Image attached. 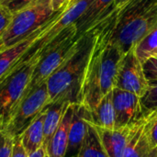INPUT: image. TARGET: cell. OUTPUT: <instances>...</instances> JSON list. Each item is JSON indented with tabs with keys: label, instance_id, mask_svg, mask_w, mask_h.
Segmentation results:
<instances>
[{
	"label": "cell",
	"instance_id": "cell-1",
	"mask_svg": "<svg viewBox=\"0 0 157 157\" xmlns=\"http://www.w3.org/2000/svg\"><path fill=\"white\" fill-rule=\"evenodd\" d=\"M118 8L114 7L92 28L95 41L81 87L79 104L91 113L100 100L116 87L121 61L125 54L113 40Z\"/></svg>",
	"mask_w": 157,
	"mask_h": 157
},
{
	"label": "cell",
	"instance_id": "cell-2",
	"mask_svg": "<svg viewBox=\"0 0 157 157\" xmlns=\"http://www.w3.org/2000/svg\"><path fill=\"white\" fill-rule=\"evenodd\" d=\"M95 41V30L91 28L81 35L72 55L48 78L50 104L58 100L79 104L81 87L86 69Z\"/></svg>",
	"mask_w": 157,
	"mask_h": 157
},
{
	"label": "cell",
	"instance_id": "cell-3",
	"mask_svg": "<svg viewBox=\"0 0 157 157\" xmlns=\"http://www.w3.org/2000/svg\"><path fill=\"white\" fill-rule=\"evenodd\" d=\"M117 8L113 40L126 53L157 25V0H129Z\"/></svg>",
	"mask_w": 157,
	"mask_h": 157
},
{
	"label": "cell",
	"instance_id": "cell-4",
	"mask_svg": "<svg viewBox=\"0 0 157 157\" xmlns=\"http://www.w3.org/2000/svg\"><path fill=\"white\" fill-rule=\"evenodd\" d=\"M80 37L76 25L74 23L65 28L52 40L40 50L38 63L21 99H23L31 90L44 82H47L48 78L75 52Z\"/></svg>",
	"mask_w": 157,
	"mask_h": 157
},
{
	"label": "cell",
	"instance_id": "cell-5",
	"mask_svg": "<svg viewBox=\"0 0 157 157\" xmlns=\"http://www.w3.org/2000/svg\"><path fill=\"white\" fill-rule=\"evenodd\" d=\"M40 58L36 52H25L15 66L0 79V122L4 126L19 103Z\"/></svg>",
	"mask_w": 157,
	"mask_h": 157
},
{
	"label": "cell",
	"instance_id": "cell-6",
	"mask_svg": "<svg viewBox=\"0 0 157 157\" xmlns=\"http://www.w3.org/2000/svg\"><path fill=\"white\" fill-rule=\"evenodd\" d=\"M55 14L51 0H35L13 13L11 23L0 40V52L26 39L44 26Z\"/></svg>",
	"mask_w": 157,
	"mask_h": 157
},
{
	"label": "cell",
	"instance_id": "cell-7",
	"mask_svg": "<svg viewBox=\"0 0 157 157\" xmlns=\"http://www.w3.org/2000/svg\"><path fill=\"white\" fill-rule=\"evenodd\" d=\"M50 105L47 82L31 90L19 101L6 123L2 126L13 138L19 136L38 115Z\"/></svg>",
	"mask_w": 157,
	"mask_h": 157
},
{
	"label": "cell",
	"instance_id": "cell-8",
	"mask_svg": "<svg viewBox=\"0 0 157 157\" xmlns=\"http://www.w3.org/2000/svg\"><path fill=\"white\" fill-rule=\"evenodd\" d=\"M149 86L143 68V63L139 60L132 48L123 55L121 61L116 87L143 98Z\"/></svg>",
	"mask_w": 157,
	"mask_h": 157
},
{
	"label": "cell",
	"instance_id": "cell-9",
	"mask_svg": "<svg viewBox=\"0 0 157 157\" xmlns=\"http://www.w3.org/2000/svg\"><path fill=\"white\" fill-rule=\"evenodd\" d=\"M113 103L116 114L115 128H121L139 121L145 114L141 98L137 95L113 88Z\"/></svg>",
	"mask_w": 157,
	"mask_h": 157
},
{
	"label": "cell",
	"instance_id": "cell-10",
	"mask_svg": "<svg viewBox=\"0 0 157 157\" xmlns=\"http://www.w3.org/2000/svg\"><path fill=\"white\" fill-rule=\"evenodd\" d=\"M142 119L134 124L113 129L101 128L91 124L94 126L109 157H123L126 147Z\"/></svg>",
	"mask_w": 157,
	"mask_h": 157
},
{
	"label": "cell",
	"instance_id": "cell-11",
	"mask_svg": "<svg viewBox=\"0 0 157 157\" xmlns=\"http://www.w3.org/2000/svg\"><path fill=\"white\" fill-rule=\"evenodd\" d=\"M89 117L90 113L83 105L75 104L65 157H75L78 155L87 132V119Z\"/></svg>",
	"mask_w": 157,
	"mask_h": 157
},
{
	"label": "cell",
	"instance_id": "cell-12",
	"mask_svg": "<svg viewBox=\"0 0 157 157\" xmlns=\"http://www.w3.org/2000/svg\"><path fill=\"white\" fill-rule=\"evenodd\" d=\"M156 116L157 109L145 112L126 147L123 157H149L152 149L149 143L148 132L152 120Z\"/></svg>",
	"mask_w": 157,
	"mask_h": 157
},
{
	"label": "cell",
	"instance_id": "cell-13",
	"mask_svg": "<svg viewBox=\"0 0 157 157\" xmlns=\"http://www.w3.org/2000/svg\"><path fill=\"white\" fill-rule=\"evenodd\" d=\"M60 11V10H59ZM57 14V12H56ZM55 14V15H56ZM55 15L41 28L31 33L26 39L21 40L20 42L13 45L2 52H0V79L5 76L17 63L19 58L27 52V50L33 44V42L39 38V36L42 33V31L46 29L52 19L55 17Z\"/></svg>",
	"mask_w": 157,
	"mask_h": 157
},
{
	"label": "cell",
	"instance_id": "cell-14",
	"mask_svg": "<svg viewBox=\"0 0 157 157\" xmlns=\"http://www.w3.org/2000/svg\"><path fill=\"white\" fill-rule=\"evenodd\" d=\"M74 108L75 104L73 103L68 106L56 132L47 144L46 152L48 157H65L68 144L69 130L74 114Z\"/></svg>",
	"mask_w": 157,
	"mask_h": 157
},
{
	"label": "cell",
	"instance_id": "cell-15",
	"mask_svg": "<svg viewBox=\"0 0 157 157\" xmlns=\"http://www.w3.org/2000/svg\"><path fill=\"white\" fill-rule=\"evenodd\" d=\"M114 4L115 0H93L75 22L78 35L81 36L88 31L102 17L115 7Z\"/></svg>",
	"mask_w": 157,
	"mask_h": 157
},
{
	"label": "cell",
	"instance_id": "cell-16",
	"mask_svg": "<svg viewBox=\"0 0 157 157\" xmlns=\"http://www.w3.org/2000/svg\"><path fill=\"white\" fill-rule=\"evenodd\" d=\"M48 106L38 115V117L28 126V128L18 136L22 146L29 155L38 151L44 141V120Z\"/></svg>",
	"mask_w": 157,
	"mask_h": 157
},
{
	"label": "cell",
	"instance_id": "cell-17",
	"mask_svg": "<svg viewBox=\"0 0 157 157\" xmlns=\"http://www.w3.org/2000/svg\"><path fill=\"white\" fill-rule=\"evenodd\" d=\"M87 121L107 129H113L116 126V114L113 103V92L108 93L90 113Z\"/></svg>",
	"mask_w": 157,
	"mask_h": 157
},
{
	"label": "cell",
	"instance_id": "cell-18",
	"mask_svg": "<svg viewBox=\"0 0 157 157\" xmlns=\"http://www.w3.org/2000/svg\"><path fill=\"white\" fill-rule=\"evenodd\" d=\"M71 103L68 101L58 100L51 103L46 110V116L44 120V141L43 145L46 147L54 132H56L63 117Z\"/></svg>",
	"mask_w": 157,
	"mask_h": 157
},
{
	"label": "cell",
	"instance_id": "cell-19",
	"mask_svg": "<svg viewBox=\"0 0 157 157\" xmlns=\"http://www.w3.org/2000/svg\"><path fill=\"white\" fill-rule=\"evenodd\" d=\"M87 126V132L84 139L82 147L78 154L79 157H109L106 153L100 139L94 128V126L89 123Z\"/></svg>",
	"mask_w": 157,
	"mask_h": 157
},
{
	"label": "cell",
	"instance_id": "cell-20",
	"mask_svg": "<svg viewBox=\"0 0 157 157\" xmlns=\"http://www.w3.org/2000/svg\"><path fill=\"white\" fill-rule=\"evenodd\" d=\"M157 48V25L135 46L134 52L139 60L144 63L148 58H150Z\"/></svg>",
	"mask_w": 157,
	"mask_h": 157
},
{
	"label": "cell",
	"instance_id": "cell-21",
	"mask_svg": "<svg viewBox=\"0 0 157 157\" xmlns=\"http://www.w3.org/2000/svg\"><path fill=\"white\" fill-rule=\"evenodd\" d=\"M143 68L149 86L157 85V56L148 58L143 63Z\"/></svg>",
	"mask_w": 157,
	"mask_h": 157
},
{
	"label": "cell",
	"instance_id": "cell-22",
	"mask_svg": "<svg viewBox=\"0 0 157 157\" xmlns=\"http://www.w3.org/2000/svg\"><path fill=\"white\" fill-rule=\"evenodd\" d=\"M142 105L145 112L157 109V85L150 86L145 95L141 98Z\"/></svg>",
	"mask_w": 157,
	"mask_h": 157
},
{
	"label": "cell",
	"instance_id": "cell-23",
	"mask_svg": "<svg viewBox=\"0 0 157 157\" xmlns=\"http://www.w3.org/2000/svg\"><path fill=\"white\" fill-rule=\"evenodd\" d=\"M14 144V138L5 129L0 127V157H10Z\"/></svg>",
	"mask_w": 157,
	"mask_h": 157
},
{
	"label": "cell",
	"instance_id": "cell-24",
	"mask_svg": "<svg viewBox=\"0 0 157 157\" xmlns=\"http://www.w3.org/2000/svg\"><path fill=\"white\" fill-rule=\"evenodd\" d=\"M13 13L3 4H0V40L9 27Z\"/></svg>",
	"mask_w": 157,
	"mask_h": 157
},
{
	"label": "cell",
	"instance_id": "cell-25",
	"mask_svg": "<svg viewBox=\"0 0 157 157\" xmlns=\"http://www.w3.org/2000/svg\"><path fill=\"white\" fill-rule=\"evenodd\" d=\"M34 1L35 0H7L6 2L3 3V5H5L12 13H15L26 7Z\"/></svg>",
	"mask_w": 157,
	"mask_h": 157
},
{
	"label": "cell",
	"instance_id": "cell-26",
	"mask_svg": "<svg viewBox=\"0 0 157 157\" xmlns=\"http://www.w3.org/2000/svg\"><path fill=\"white\" fill-rule=\"evenodd\" d=\"M149 143L151 149L153 150L157 146V116L154 118L150 123L149 132H148Z\"/></svg>",
	"mask_w": 157,
	"mask_h": 157
},
{
	"label": "cell",
	"instance_id": "cell-27",
	"mask_svg": "<svg viewBox=\"0 0 157 157\" xmlns=\"http://www.w3.org/2000/svg\"><path fill=\"white\" fill-rule=\"evenodd\" d=\"M10 157H29V155L27 154L24 147L21 144L18 136L14 138V144H13V149Z\"/></svg>",
	"mask_w": 157,
	"mask_h": 157
},
{
	"label": "cell",
	"instance_id": "cell-28",
	"mask_svg": "<svg viewBox=\"0 0 157 157\" xmlns=\"http://www.w3.org/2000/svg\"><path fill=\"white\" fill-rule=\"evenodd\" d=\"M52 1V7L54 12H57L63 8L67 7V5L70 0H51Z\"/></svg>",
	"mask_w": 157,
	"mask_h": 157
},
{
	"label": "cell",
	"instance_id": "cell-29",
	"mask_svg": "<svg viewBox=\"0 0 157 157\" xmlns=\"http://www.w3.org/2000/svg\"><path fill=\"white\" fill-rule=\"evenodd\" d=\"M47 155V152H46V147L44 145H42L38 151H36L35 153L31 154L29 157H46Z\"/></svg>",
	"mask_w": 157,
	"mask_h": 157
},
{
	"label": "cell",
	"instance_id": "cell-30",
	"mask_svg": "<svg viewBox=\"0 0 157 157\" xmlns=\"http://www.w3.org/2000/svg\"><path fill=\"white\" fill-rule=\"evenodd\" d=\"M129 0H115V7H121V6H123L125 3H127Z\"/></svg>",
	"mask_w": 157,
	"mask_h": 157
},
{
	"label": "cell",
	"instance_id": "cell-31",
	"mask_svg": "<svg viewBox=\"0 0 157 157\" xmlns=\"http://www.w3.org/2000/svg\"><path fill=\"white\" fill-rule=\"evenodd\" d=\"M79 1H81V0H70L69 3H68V5H67V7H66V8H70L71 6H73L75 4H76V3L79 2Z\"/></svg>",
	"mask_w": 157,
	"mask_h": 157
},
{
	"label": "cell",
	"instance_id": "cell-32",
	"mask_svg": "<svg viewBox=\"0 0 157 157\" xmlns=\"http://www.w3.org/2000/svg\"><path fill=\"white\" fill-rule=\"evenodd\" d=\"M149 157H157V146L151 151Z\"/></svg>",
	"mask_w": 157,
	"mask_h": 157
},
{
	"label": "cell",
	"instance_id": "cell-33",
	"mask_svg": "<svg viewBox=\"0 0 157 157\" xmlns=\"http://www.w3.org/2000/svg\"><path fill=\"white\" fill-rule=\"evenodd\" d=\"M152 56H157V48L154 51V52H153V54H152ZM151 56V57H152Z\"/></svg>",
	"mask_w": 157,
	"mask_h": 157
},
{
	"label": "cell",
	"instance_id": "cell-34",
	"mask_svg": "<svg viewBox=\"0 0 157 157\" xmlns=\"http://www.w3.org/2000/svg\"><path fill=\"white\" fill-rule=\"evenodd\" d=\"M7 0H0V4H3V3H5V2H6Z\"/></svg>",
	"mask_w": 157,
	"mask_h": 157
},
{
	"label": "cell",
	"instance_id": "cell-35",
	"mask_svg": "<svg viewBox=\"0 0 157 157\" xmlns=\"http://www.w3.org/2000/svg\"><path fill=\"white\" fill-rule=\"evenodd\" d=\"M0 127H1V122H0Z\"/></svg>",
	"mask_w": 157,
	"mask_h": 157
},
{
	"label": "cell",
	"instance_id": "cell-36",
	"mask_svg": "<svg viewBox=\"0 0 157 157\" xmlns=\"http://www.w3.org/2000/svg\"><path fill=\"white\" fill-rule=\"evenodd\" d=\"M75 157H79V156H78V155H77V156H75Z\"/></svg>",
	"mask_w": 157,
	"mask_h": 157
},
{
	"label": "cell",
	"instance_id": "cell-37",
	"mask_svg": "<svg viewBox=\"0 0 157 157\" xmlns=\"http://www.w3.org/2000/svg\"><path fill=\"white\" fill-rule=\"evenodd\" d=\"M46 157H48V156H47V155H46Z\"/></svg>",
	"mask_w": 157,
	"mask_h": 157
}]
</instances>
